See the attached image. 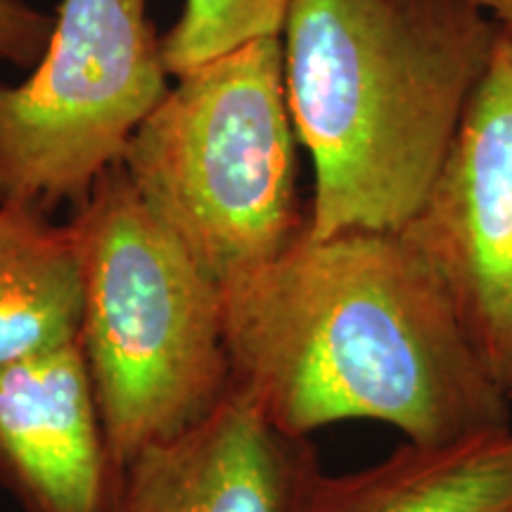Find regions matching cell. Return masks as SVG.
<instances>
[{
	"mask_svg": "<svg viewBox=\"0 0 512 512\" xmlns=\"http://www.w3.org/2000/svg\"><path fill=\"white\" fill-rule=\"evenodd\" d=\"M496 38L470 0H292L280 41L313 164L306 235L396 233L413 219Z\"/></svg>",
	"mask_w": 512,
	"mask_h": 512,
	"instance_id": "obj_2",
	"label": "cell"
},
{
	"mask_svg": "<svg viewBox=\"0 0 512 512\" xmlns=\"http://www.w3.org/2000/svg\"><path fill=\"white\" fill-rule=\"evenodd\" d=\"M119 166L221 285L283 254L306 211L280 36L176 76Z\"/></svg>",
	"mask_w": 512,
	"mask_h": 512,
	"instance_id": "obj_4",
	"label": "cell"
},
{
	"mask_svg": "<svg viewBox=\"0 0 512 512\" xmlns=\"http://www.w3.org/2000/svg\"><path fill=\"white\" fill-rule=\"evenodd\" d=\"M169 79L147 0H62L31 74L0 83V204L86 202Z\"/></svg>",
	"mask_w": 512,
	"mask_h": 512,
	"instance_id": "obj_5",
	"label": "cell"
},
{
	"mask_svg": "<svg viewBox=\"0 0 512 512\" xmlns=\"http://www.w3.org/2000/svg\"><path fill=\"white\" fill-rule=\"evenodd\" d=\"M72 223L86 261L81 347L119 470L190 430L230 389L223 285L121 166Z\"/></svg>",
	"mask_w": 512,
	"mask_h": 512,
	"instance_id": "obj_3",
	"label": "cell"
},
{
	"mask_svg": "<svg viewBox=\"0 0 512 512\" xmlns=\"http://www.w3.org/2000/svg\"><path fill=\"white\" fill-rule=\"evenodd\" d=\"M86 261L72 221L0 204V368L81 339Z\"/></svg>",
	"mask_w": 512,
	"mask_h": 512,
	"instance_id": "obj_10",
	"label": "cell"
},
{
	"mask_svg": "<svg viewBox=\"0 0 512 512\" xmlns=\"http://www.w3.org/2000/svg\"><path fill=\"white\" fill-rule=\"evenodd\" d=\"M292 0H183L181 17L162 36L171 79L266 36H280Z\"/></svg>",
	"mask_w": 512,
	"mask_h": 512,
	"instance_id": "obj_11",
	"label": "cell"
},
{
	"mask_svg": "<svg viewBox=\"0 0 512 512\" xmlns=\"http://www.w3.org/2000/svg\"><path fill=\"white\" fill-rule=\"evenodd\" d=\"M486 17L496 22V27L512 36V0H470Z\"/></svg>",
	"mask_w": 512,
	"mask_h": 512,
	"instance_id": "obj_13",
	"label": "cell"
},
{
	"mask_svg": "<svg viewBox=\"0 0 512 512\" xmlns=\"http://www.w3.org/2000/svg\"><path fill=\"white\" fill-rule=\"evenodd\" d=\"M320 470L309 437L275 430L240 394L121 470L117 512H297Z\"/></svg>",
	"mask_w": 512,
	"mask_h": 512,
	"instance_id": "obj_8",
	"label": "cell"
},
{
	"mask_svg": "<svg viewBox=\"0 0 512 512\" xmlns=\"http://www.w3.org/2000/svg\"><path fill=\"white\" fill-rule=\"evenodd\" d=\"M230 392L292 437L370 420L444 444L510 425L451 299L396 233H304L223 285Z\"/></svg>",
	"mask_w": 512,
	"mask_h": 512,
	"instance_id": "obj_1",
	"label": "cell"
},
{
	"mask_svg": "<svg viewBox=\"0 0 512 512\" xmlns=\"http://www.w3.org/2000/svg\"><path fill=\"white\" fill-rule=\"evenodd\" d=\"M55 17L27 0H0V62L31 69L46 48Z\"/></svg>",
	"mask_w": 512,
	"mask_h": 512,
	"instance_id": "obj_12",
	"label": "cell"
},
{
	"mask_svg": "<svg viewBox=\"0 0 512 512\" xmlns=\"http://www.w3.org/2000/svg\"><path fill=\"white\" fill-rule=\"evenodd\" d=\"M399 233L451 299L477 356L512 401V36L498 29L451 150Z\"/></svg>",
	"mask_w": 512,
	"mask_h": 512,
	"instance_id": "obj_6",
	"label": "cell"
},
{
	"mask_svg": "<svg viewBox=\"0 0 512 512\" xmlns=\"http://www.w3.org/2000/svg\"><path fill=\"white\" fill-rule=\"evenodd\" d=\"M297 512H512V425L444 444L403 441L344 475L320 467Z\"/></svg>",
	"mask_w": 512,
	"mask_h": 512,
	"instance_id": "obj_9",
	"label": "cell"
},
{
	"mask_svg": "<svg viewBox=\"0 0 512 512\" xmlns=\"http://www.w3.org/2000/svg\"><path fill=\"white\" fill-rule=\"evenodd\" d=\"M0 479L27 512H117L121 470L81 339L0 368Z\"/></svg>",
	"mask_w": 512,
	"mask_h": 512,
	"instance_id": "obj_7",
	"label": "cell"
}]
</instances>
